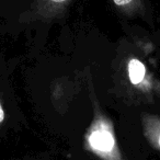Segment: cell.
Segmentation results:
<instances>
[{"label": "cell", "instance_id": "5b68a950", "mask_svg": "<svg viewBox=\"0 0 160 160\" xmlns=\"http://www.w3.org/2000/svg\"><path fill=\"white\" fill-rule=\"evenodd\" d=\"M45 1H47V3H48V5L55 6V7H58V6L65 5V3H66L67 1H69V0H45Z\"/></svg>", "mask_w": 160, "mask_h": 160}, {"label": "cell", "instance_id": "277c9868", "mask_svg": "<svg viewBox=\"0 0 160 160\" xmlns=\"http://www.w3.org/2000/svg\"><path fill=\"white\" fill-rule=\"evenodd\" d=\"M114 5L118 6L120 8H128L129 6H133L137 0H112Z\"/></svg>", "mask_w": 160, "mask_h": 160}, {"label": "cell", "instance_id": "3957f363", "mask_svg": "<svg viewBox=\"0 0 160 160\" xmlns=\"http://www.w3.org/2000/svg\"><path fill=\"white\" fill-rule=\"evenodd\" d=\"M127 70H128L129 81L134 86L140 85L145 80V77H146V67L137 58H132L129 60Z\"/></svg>", "mask_w": 160, "mask_h": 160}, {"label": "cell", "instance_id": "6da1fadb", "mask_svg": "<svg viewBox=\"0 0 160 160\" xmlns=\"http://www.w3.org/2000/svg\"><path fill=\"white\" fill-rule=\"evenodd\" d=\"M88 148L101 160H123L112 123L97 113L87 133Z\"/></svg>", "mask_w": 160, "mask_h": 160}, {"label": "cell", "instance_id": "7a4b0ae2", "mask_svg": "<svg viewBox=\"0 0 160 160\" xmlns=\"http://www.w3.org/2000/svg\"><path fill=\"white\" fill-rule=\"evenodd\" d=\"M142 126L147 139L160 150V118L153 115L142 116Z\"/></svg>", "mask_w": 160, "mask_h": 160}, {"label": "cell", "instance_id": "8992f818", "mask_svg": "<svg viewBox=\"0 0 160 160\" xmlns=\"http://www.w3.org/2000/svg\"><path fill=\"white\" fill-rule=\"evenodd\" d=\"M5 111H3V108H2V104L0 102V124H2L3 121H5Z\"/></svg>", "mask_w": 160, "mask_h": 160}]
</instances>
